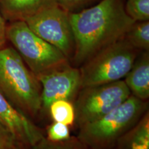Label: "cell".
I'll return each instance as SVG.
<instances>
[{"label":"cell","instance_id":"ffe728a7","mask_svg":"<svg viewBox=\"0 0 149 149\" xmlns=\"http://www.w3.org/2000/svg\"><path fill=\"white\" fill-rule=\"evenodd\" d=\"M7 22L0 13V49L8 44L6 40Z\"/></svg>","mask_w":149,"mask_h":149},{"label":"cell","instance_id":"9c48e42d","mask_svg":"<svg viewBox=\"0 0 149 149\" xmlns=\"http://www.w3.org/2000/svg\"><path fill=\"white\" fill-rule=\"evenodd\" d=\"M0 124L16 143L31 149L45 137V133L33 121L17 109L0 93Z\"/></svg>","mask_w":149,"mask_h":149},{"label":"cell","instance_id":"277c9868","mask_svg":"<svg viewBox=\"0 0 149 149\" xmlns=\"http://www.w3.org/2000/svg\"><path fill=\"white\" fill-rule=\"evenodd\" d=\"M139 53L124 37L103 48L79 67L81 88L124 79Z\"/></svg>","mask_w":149,"mask_h":149},{"label":"cell","instance_id":"5bb4252c","mask_svg":"<svg viewBox=\"0 0 149 149\" xmlns=\"http://www.w3.org/2000/svg\"><path fill=\"white\" fill-rule=\"evenodd\" d=\"M48 115L53 122L62 123L68 126L75 122L74 104L68 100H57L53 102L48 109Z\"/></svg>","mask_w":149,"mask_h":149},{"label":"cell","instance_id":"6da1fadb","mask_svg":"<svg viewBox=\"0 0 149 149\" xmlns=\"http://www.w3.org/2000/svg\"><path fill=\"white\" fill-rule=\"evenodd\" d=\"M74 40L70 64H83L97 53L124 38L135 22L127 15L124 0H101L77 13H70Z\"/></svg>","mask_w":149,"mask_h":149},{"label":"cell","instance_id":"7c38bea8","mask_svg":"<svg viewBox=\"0 0 149 149\" xmlns=\"http://www.w3.org/2000/svg\"><path fill=\"white\" fill-rule=\"evenodd\" d=\"M112 149H149V112L120 137Z\"/></svg>","mask_w":149,"mask_h":149},{"label":"cell","instance_id":"7a4b0ae2","mask_svg":"<svg viewBox=\"0 0 149 149\" xmlns=\"http://www.w3.org/2000/svg\"><path fill=\"white\" fill-rule=\"evenodd\" d=\"M41 84L11 45L0 49V93L34 121L42 109Z\"/></svg>","mask_w":149,"mask_h":149},{"label":"cell","instance_id":"3957f363","mask_svg":"<svg viewBox=\"0 0 149 149\" xmlns=\"http://www.w3.org/2000/svg\"><path fill=\"white\" fill-rule=\"evenodd\" d=\"M148 110V101L130 95L113 111L79 128L76 137L88 149H112Z\"/></svg>","mask_w":149,"mask_h":149},{"label":"cell","instance_id":"ba28073f","mask_svg":"<svg viewBox=\"0 0 149 149\" xmlns=\"http://www.w3.org/2000/svg\"><path fill=\"white\" fill-rule=\"evenodd\" d=\"M37 78L42 88L41 113L48 115L51 104L57 100H68L73 103L81 89L79 68L70 62L40 74Z\"/></svg>","mask_w":149,"mask_h":149},{"label":"cell","instance_id":"e0dca14e","mask_svg":"<svg viewBox=\"0 0 149 149\" xmlns=\"http://www.w3.org/2000/svg\"><path fill=\"white\" fill-rule=\"evenodd\" d=\"M70 135V126L62 123L53 122L48 126L46 130L45 137L52 142H60L69 139Z\"/></svg>","mask_w":149,"mask_h":149},{"label":"cell","instance_id":"30bf717a","mask_svg":"<svg viewBox=\"0 0 149 149\" xmlns=\"http://www.w3.org/2000/svg\"><path fill=\"white\" fill-rule=\"evenodd\" d=\"M132 95L148 101L149 98V51H141L124 79Z\"/></svg>","mask_w":149,"mask_h":149},{"label":"cell","instance_id":"4fadbf2b","mask_svg":"<svg viewBox=\"0 0 149 149\" xmlns=\"http://www.w3.org/2000/svg\"><path fill=\"white\" fill-rule=\"evenodd\" d=\"M124 39L139 51H149V21L134 22Z\"/></svg>","mask_w":149,"mask_h":149},{"label":"cell","instance_id":"44dd1931","mask_svg":"<svg viewBox=\"0 0 149 149\" xmlns=\"http://www.w3.org/2000/svg\"><path fill=\"white\" fill-rule=\"evenodd\" d=\"M8 149H30V148H28L26 147L22 146L21 144H17V143H15V144H13Z\"/></svg>","mask_w":149,"mask_h":149},{"label":"cell","instance_id":"ac0fdd59","mask_svg":"<svg viewBox=\"0 0 149 149\" xmlns=\"http://www.w3.org/2000/svg\"><path fill=\"white\" fill-rule=\"evenodd\" d=\"M57 4L68 13H77L96 4L101 0H56Z\"/></svg>","mask_w":149,"mask_h":149},{"label":"cell","instance_id":"52a82bcc","mask_svg":"<svg viewBox=\"0 0 149 149\" xmlns=\"http://www.w3.org/2000/svg\"><path fill=\"white\" fill-rule=\"evenodd\" d=\"M69 13L55 4L28 18L25 22L37 36L59 49L70 63L74 40Z\"/></svg>","mask_w":149,"mask_h":149},{"label":"cell","instance_id":"9a60e30c","mask_svg":"<svg viewBox=\"0 0 149 149\" xmlns=\"http://www.w3.org/2000/svg\"><path fill=\"white\" fill-rule=\"evenodd\" d=\"M124 9L133 21H149V0H127Z\"/></svg>","mask_w":149,"mask_h":149},{"label":"cell","instance_id":"5b68a950","mask_svg":"<svg viewBox=\"0 0 149 149\" xmlns=\"http://www.w3.org/2000/svg\"><path fill=\"white\" fill-rule=\"evenodd\" d=\"M6 40L37 77L68 64L66 56L33 33L24 21L7 22Z\"/></svg>","mask_w":149,"mask_h":149},{"label":"cell","instance_id":"2e32d148","mask_svg":"<svg viewBox=\"0 0 149 149\" xmlns=\"http://www.w3.org/2000/svg\"><path fill=\"white\" fill-rule=\"evenodd\" d=\"M31 149H88L76 137H71L68 140L60 142H52L45 137Z\"/></svg>","mask_w":149,"mask_h":149},{"label":"cell","instance_id":"8992f818","mask_svg":"<svg viewBox=\"0 0 149 149\" xmlns=\"http://www.w3.org/2000/svg\"><path fill=\"white\" fill-rule=\"evenodd\" d=\"M131 93L124 79L81 88L73 102L79 128L104 116L120 106Z\"/></svg>","mask_w":149,"mask_h":149},{"label":"cell","instance_id":"8fae6325","mask_svg":"<svg viewBox=\"0 0 149 149\" xmlns=\"http://www.w3.org/2000/svg\"><path fill=\"white\" fill-rule=\"evenodd\" d=\"M55 4H57L56 0H0V13L6 22H25Z\"/></svg>","mask_w":149,"mask_h":149},{"label":"cell","instance_id":"d6986e66","mask_svg":"<svg viewBox=\"0 0 149 149\" xmlns=\"http://www.w3.org/2000/svg\"><path fill=\"white\" fill-rule=\"evenodd\" d=\"M15 143L13 137L0 124V149H8Z\"/></svg>","mask_w":149,"mask_h":149}]
</instances>
